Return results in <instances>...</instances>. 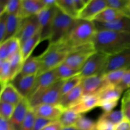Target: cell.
<instances>
[{
  "mask_svg": "<svg viewBox=\"0 0 130 130\" xmlns=\"http://www.w3.org/2000/svg\"><path fill=\"white\" fill-rule=\"evenodd\" d=\"M96 32L93 21L77 19L70 32L60 43L71 53L83 46L93 43Z\"/></svg>",
  "mask_w": 130,
  "mask_h": 130,
  "instance_id": "obj_2",
  "label": "cell"
},
{
  "mask_svg": "<svg viewBox=\"0 0 130 130\" xmlns=\"http://www.w3.org/2000/svg\"><path fill=\"white\" fill-rule=\"evenodd\" d=\"M118 100H100L99 104V107H100L104 112H109L112 111L118 104Z\"/></svg>",
  "mask_w": 130,
  "mask_h": 130,
  "instance_id": "obj_41",
  "label": "cell"
},
{
  "mask_svg": "<svg viewBox=\"0 0 130 130\" xmlns=\"http://www.w3.org/2000/svg\"><path fill=\"white\" fill-rule=\"evenodd\" d=\"M83 95V88L81 83L79 86L70 91L69 92L62 95L58 105L65 110L69 109L70 107L75 104Z\"/></svg>",
  "mask_w": 130,
  "mask_h": 130,
  "instance_id": "obj_21",
  "label": "cell"
},
{
  "mask_svg": "<svg viewBox=\"0 0 130 130\" xmlns=\"http://www.w3.org/2000/svg\"><path fill=\"white\" fill-rule=\"evenodd\" d=\"M115 126L112 123L100 118L96 122V130H114Z\"/></svg>",
  "mask_w": 130,
  "mask_h": 130,
  "instance_id": "obj_43",
  "label": "cell"
},
{
  "mask_svg": "<svg viewBox=\"0 0 130 130\" xmlns=\"http://www.w3.org/2000/svg\"><path fill=\"white\" fill-rule=\"evenodd\" d=\"M8 60L9 61L11 68L12 79L20 72L24 64V60L22 56L20 50L10 57Z\"/></svg>",
  "mask_w": 130,
  "mask_h": 130,
  "instance_id": "obj_31",
  "label": "cell"
},
{
  "mask_svg": "<svg viewBox=\"0 0 130 130\" xmlns=\"http://www.w3.org/2000/svg\"><path fill=\"white\" fill-rule=\"evenodd\" d=\"M74 127L79 130H96V122L81 115Z\"/></svg>",
  "mask_w": 130,
  "mask_h": 130,
  "instance_id": "obj_35",
  "label": "cell"
},
{
  "mask_svg": "<svg viewBox=\"0 0 130 130\" xmlns=\"http://www.w3.org/2000/svg\"><path fill=\"white\" fill-rule=\"evenodd\" d=\"M59 81L55 70L44 72L36 76L32 89L29 95L27 100H31L41 93L43 91Z\"/></svg>",
  "mask_w": 130,
  "mask_h": 130,
  "instance_id": "obj_10",
  "label": "cell"
},
{
  "mask_svg": "<svg viewBox=\"0 0 130 130\" xmlns=\"http://www.w3.org/2000/svg\"><path fill=\"white\" fill-rule=\"evenodd\" d=\"M69 54L70 52L62 43L48 45L47 49L38 56L40 62V69L37 76L55 70L64 62Z\"/></svg>",
  "mask_w": 130,
  "mask_h": 130,
  "instance_id": "obj_3",
  "label": "cell"
},
{
  "mask_svg": "<svg viewBox=\"0 0 130 130\" xmlns=\"http://www.w3.org/2000/svg\"><path fill=\"white\" fill-rule=\"evenodd\" d=\"M129 90V91H130V89H129V90Z\"/></svg>",
  "mask_w": 130,
  "mask_h": 130,
  "instance_id": "obj_53",
  "label": "cell"
},
{
  "mask_svg": "<svg viewBox=\"0 0 130 130\" xmlns=\"http://www.w3.org/2000/svg\"><path fill=\"white\" fill-rule=\"evenodd\" d=\"M76 20L77 19L69 17L58 9L52 24L48 45L57 44L65 39L74 25Z\"/></svg>",
  "mask_w": 130,
  "mask_h": 130,
  "instance_id": "obj_4",
  "label": "cell"
},
{
  "mask_svg": "<svg viewBox=\"0 0 130 130\" xmlns=\"http://www.w3.org/2000/svg\"><path fill=\"white\" fill-rule=\"evenodd\" d=\"M15 106L9 103L0 102V118L10 121L14 112Z\"/></svg>",
  "mask_w": 130,
  "mask_h": 130,
  "instance_id": "obj_37",
  "label": "cell"
},
{
  "mask_svg": "<svg viewBox=\"0 0 130 130\" xmlns=\"http://www.w3.org/2000/svg\"><path fill=\"white\" fill-rule=\"evenodd\" d=\"M108 58L109 57L104 53L98 52L94 53L80 70L81 77L83 78L95 75H104Z\"/></svg>",
  "mask_w": 130,
  "mask_h": 130,
  "instance_id": "obj_6",
  "label": "cell"
},
{
  "mask_svg": "<svg viewBox=\"0 0 130 130\" xmlns=\"http://www.w3.org/2000/svg\"><path fill=\"white\" fill-rule=\"evenodd\" d=\"M126 92H127V93H129V95H130V91H129V90H127V91H126Z\"/></svg>",
  "mask_w": 130,
  "mask_h": 130,
  "instance_id": "obj_52",
  "label": "cell"
},
{
  "mask_svg": "<svg viewBox=\"0 0 130 130\" xmlns=\"http://www.w3.org/2000/svg\"><path fill=\"white\" fill-rule=\"evenodd\" d=\"M93 44L96 52L110 57L130 48V34L108 30H96Z\"/></svg>",
  "mask_w": 130,
  "mask_h": 130,
  "instance_id": "obj_1",
  "label": "cell"
},
{
  "mask_svg": "<svg viewBox=\"0 0 130 130\" xmlns=\"http://www.w3.org/2000/svg\"><path fill=\"white\" fill-rule=\"evenodd\" d=\"M45 8L52 7V6L56 5L57 0H41Z\"/></svg>",
  "mask_w": 130,
  "mask_h": 130,
  "instance_id": "obj_49",
  "label": "cell"
},
{
  "mask_svg": "<svg viewBox=\"0 0 130 130\" xmlns=\"http://www.w3.org/2000/svg\"><path fill=\"white\" fill-rule=\"evenodd\" d=\"M8 15L6 12L0 15V44L3 43L6 33Z\"/></svg>",
  "mask_w": 130,
  "mask_h": 130,
  "instance_id": "obj_42",
  "label": "cell"
},
{
  "mask_svg": "<svg viewBox=\"0 0 130 130\" xmlns=\"http://www.w3.org/2000/svg\"><path fill=\"white\" fill-rule=\"evenodd\" d=\"M0 130H15L12 126L10 121L5 120L0 118Z\"/></svg>",
  "mask_w": 130,
  "mask_h": 130,
  "instance_id": "obj_48",
  "label": "cell"
},
{
  "mask_svg": "<svg viewBox=\"0 0 130 130\" xmlns=\"http://www.w3.org/2000/svg\"><path fill=\"white\" fill-rule=\"evenodd\" d=\"M55 70L59 80L62 81L68 79L73 76L79 75L81 72L80 70L72 68L65 63H62Z\"/></svg>",
  "mask_w": 130,
  "mask_h": 130,
  "instance_id": "obj_29",
  "label": "cell"
},
{
  "mask_svg": "<svg viewBox=\"0 0 130 130\" xmlns=\"http://www.w3.org/2000/svg\"><path fill=\"white\" fill-rule=\"evenodd\" d=\"M124 91L118 86L107 85L102 88L95 95L99 96L100 100H118L120 99L122 94Z\"/></svg>",
  "mask_w": 130,
  "mask_h": 130,
  "instance_id": "obj_22",
  "label": "cell"
},
{
  "mask_svg": "<svg viewBox=\"0 0 130 130\" xmlns=\"http://www.w3.org/2000/svg\"><path fill=\"white\" fill-rule=\"evenodd\" d=\"M36 117L51 121H58L65 109L59 105L42 104L31 108Z\"/></svg>",
  "mask_w": 130,
  "mask_h": 130,
  "instance_id": "obj_12",
  "label": "cell"
},
{
  "mask_svg": "<svg viewBox=\"0 0 130 130\" xmlns=\"http://www.w3.org/2000/svg\"><path fill=\"white\" fill-rule=\"evenodd\" d=\"M21 20L22 19L19 16L8 15L4 41L15 37L20 27Z\"/></svg>",
  "mask_w": 130,
  "mask_h": 130,
  "instance_id": "obj_26",
  "label": "cell"
},
{
  "mask_svg": "<svg viewBox=\"0 0 130 130\" xmlns=\"http://www.w3.org/2000/svg\"><path fill=\"white\" fill-rule=\"evenodd\" d=\"M82 79L83 77L79 74L63 81L62 86V96L79 86L81 83Z\"/></svg>",
  "mask_w": 130,
  "mask_h": 130,
  "instance_id": "obj_34",
  "label": "cell"
},
{
  "mask_svg": "<svg viewBox=\"0 0 130 130\" xmlns=\"http://www.w3.org/2000/svg\"><path fill=\"white\" fill-rule=\"evenodd\" d=\"M96 52L93 43L86 44L70 53L63 63L75 69L81 70L88 59Z\"/></svg>",
  "mask_w": 130,
  "mask_h": 130,
  "instance_id": "obj_7",
  "label": "cell"
},
{
  "mask_svg": "<svg viewBox=\"0 0 130 130\" xmlns=\"http://www.w3.org/2000/svg\"><path fill=\"white\" fill-rule=\"evenodd\" d=\"M83 95H95L102 88L107 86L104 80V75H95L83 77L81 81Z\"/></svg>",
  "mask_w": 130,
  "mask_h": 130,
  "instance_id": "obj_15",
  "label": "cell"
},
{
  "mask_svg": "<svg viewBox=\"0 0 130 130\" xmlns=\"http://www.w3.org/2000/svg\"><path fill=\"white\" fill-rule=\"evenodd\" d=\"M58 7L57 5L49 8H45L37 15L40 26V35L41 41L49 40L53 20Z\"/></svg>",
  "mask_w": 130,
  "mask_h": 130,
  "instance_id": "obj_9",
  "label": "cell"
},
{
  "mask_svg": "<svg viewBox=\"0 0 130 130\" xmlns=\"http://www.w3.org/2000/svg\"><path fill=\"white\" fill-rule=\"evenodd\" d=\"M127 70L128 69L114 70L104 74L106 85L118 86L124 77Z\"/></svg>",
  "mask_w": 130,
  "mask_h": 130,
  "instance_id": "obj_30",
  "label": "cell"
},
{
  "mask_svg": "<svg viewBox=\"0 0 130 130\" xmlns=\"http://www.w3.org/2000/svg\"><path fill=\"white\" fill-rule=\"evenodd\" d=\"M96 30H108L130 34V17L124 16L110 23L93 21Z\"/></svg>",
  "mask_w": 130,
  "mask_h": 130,
  "instance_id": "obj_17",
  "label": "cell"
},
{
  "mask_svg": "<svg viewBox=\"0 0 130 130\" xmlns=\"http://www.w3.org/2000/svg\"><path fill=\"white\" fill-rule=\"evenodd\" d=\"M130 68V48L108 58L104 74L112 71Z\"/></svg>",
  "mask_w": 130,
  "mask_h": 130,
  "instance_id": "obj_11",
  "label": "cell"
},
{
  "mask_svg": "<svg viewBox=\"0 0 130 130\" xmlns=\"http://www.w3.org/2000/svg\"><path fill=\"white\" fill-rule=\"evenodd\" d=\"M114 130H130V120L124 118L121 122L116 125Z\"/></svg>",
  "mask_w": 130,
  "mask_h": 130,
  "instance_id": "obj_47",
  "label": "cell"
},
{
  "mask_svg": "<svg viewBox=\"0 0 130 130\" xmlns=\"http://www.w3.org/2000/svg\"><path fill=\"white\" fill-rule=\"evenodd\" d=\"M36 118V116L30 108L23 123L21 130H34Z\"/></svg>",
  "mask_w": 130,
  "mask_h": 130,
  "instance_id": "obj_39",
  "label": "cell"
},
{
  "mask_svg": "<svg viewBox=\"0 0 130 130\" xmlns=\"http://www.w3.org/2000/svg\"><path fill=\"white\" fill-rule=\"evenodd\" d=\"M62 130H79V129H77V128H76L75 127L71 126V127H65V128H62Z\"/></svg>",
  "mask_w": 130,
  "mask_h": 130,
  "instance_id": "obj_50",
  "label": "cell"
},
{
  "mask_svg": "<svg viewBox=\"0 0 130 130\" xmlns=\"http://www.w3.org/2000/svg\"><path fill=\"white\" fill-rule=\"evenodd\" d=\"M11 80L12 76L9 61L0 62V81L1 86L10 83Z\"/></svg>",
  "mask_w": 130,
  "mask_h": 130,
  "instance_id": "obj_32",
  "label": "cell"
},
{
  "mask_svg": "<svg viewBox=\"0 0 130 130\" xmlns=\"http://www.w3.org/2000/svg\"><path fill=\"white\" fill-rule=\"evenodd\" d=\"M123 91H127L130 89V68L127 70L121 81L118 85Z\"/></svg>",
  "mask_w": 130,
  "mask_h": 130,
  "instance_id": "obj_44",
  "label": "cell"
},
{
  "mask_svg": "<svg viewBox=\"0 0 130 130\" xmlns=\"http://www.w3.org/2000/svg\"><path fill=\"white\" fill-rule=\"evenodd\" d=\"M99 118L107 121L116 126L121 122L125 118L122 110L120 109V110H112L109 112H104Z\"/></svg>",
  "mask_w": 130,
  "mask_h": 130,
  "instance_id": "obj_33",
  "label": "cell"
},
{
  "mask_svg": "<svg viewBox=\"0 0 130 130\" xmlns=\"http://www.w3.org/2000/svg\"><path fill=\"white\" fill-rule=\"evenodd\" d=\"M99 103L100 99L96 95H83L69 109L81 115L99 107Z\"/></svg>",
  "mask_w": 130,
  "mask_h": 130,
  "instance_id": "obj_16",
  "label": "cell"
},
{
  "mask_svg": "<svg viewBox=\"0 0 130 130\" xmlns=\"http://www.w3.org/2000/svg\"><path fill=\"white\" fill-rule=\"evenodd\" d=\"M45 8L41 0H21V7L19 17L21 19L36 15Z\"/></svg>",
  "mask_w": 130,
  "mask_h": 130,
  "instance_id": "obj_19",
  "label": "cell"
},
{
  "mask_svg": "<svg viewBox=\"0 0 130 130\" xmlns=\"http://www.w3.org/2000/svg\"><path fill=\"white\" fill-rule=\"evenodd\" d=\"M107 7L108 6L106 0H89L80 11L78 19L93 21L95 18Z\"/></svg>",
  "mask_w": 130,
  "mask_h": 130,
  "instance_id": "obj_13",
  "label": "cell"
},
{
  "mask_svg": "<svg viewBox=\"0 0 130 130\" xmlns=\"http://www.w3.org/2000/svg\"><path fill=\"white\" fill-rule=\"evenodd\" d=\"M63 127L59 122V121H55L51 122L41 130H62Z\"/></svg>",
  "mask_w": 130,
  "mask_h": 130,
  "instance_id": "obj_46",
  "label": "cell"
},
{
  "mask_svg": "<svg viewBox=\"0 0 130 130\" xmlns=\"http://www.w3.org/2000/svg\"><path fill=\"white\" fill-rule=\"evenodd\" d=\"M51 121L47 120V119H43V118L36 117L34 123V130H41L44 126L50 123Z\"/></svg>",
  "mask_w": 130,
  "mask_h": 130,
  "instance_id": "obj_45",
  "label": "cell"
},
{
  "mask_svg": "<svg viewBox=\"0 0 130 130\" xmlns=\"http://www.w3.org/2000/svg\"><path fill=\"white\" fill-rule=\"evenodd\" d=\"M40 69V62L38 57L31 55L24 62L19 74L23 76H37Z\"/></svg>",
  "mask_w": 130,
  "mask_h": 130,
  "instance_id": "obj_24",
  "label": "cell"
},
{
  "mask_svg": "<svg viewBox=\"0 0 130 130\" xmlns=\"http://www.w3.org/2000/svg\"><path fill=\"white\" fill-rule=\"evenodd\" d=\"M80 116L81 115L78 113L74 111L72 109H68L64 110V111L61 114L58 121L63 128L71 127L75 125Z\"/></svg>",
  "mask_w": 130,
  "mask_h": 130,
  "instance_id": "obj_28",
  "label": "cell"
},
{
  "mask_svg": "<svg viewBox=\"0 0 130 130\" xmlns=\"http://www.w3.org/2000/svg\"><path fill=\"white\" fill-rule=\"evenodd\" d=\"M40 26L37 15L22 19L20 27L15 38H17L21 46L27 40L38 34Z\"/></svg>",
  "mask_w": 130,
  "mask_h": 130,
  "instance_id": "obj_8",
  "label": "cell"
},
{
  "mask_svg": "<svg viewBox=\"0 0 130 130\" xmlns=\"http://www.w3.org/2000/svg\"><path fill=\"white\" fill-rule=\"evenodd\" d=\"M40 42H41V39L40 32H39L38 34L34 36L32 38L27 40L25 43L20 46V52L24 62H25L30 56L32 55V53L34 50Z\"/></svg>",
  "mask_w": 130,
  "mask_h": 130,
  "instance_id": "obj_25",
  "label": "cell"
},
{
  "mask_svg": "<svg viewBox=\"0 0 130 130\" xmlns=\"http://www.w3.org/2000/svg\"><path fill=\"white\" fill-rule=\"evenodd\" d=\"M30 109L29 102L25 98H24L15 106L14 112L10 120V123L15 130H21L23 123Z\"/></svg>",
  "mask_w": 130,
  "mask_h": 130,
  "instance_id": "obj_18",
  "label": "cell"
},
{
  "mask_svg": "<svg viewBox=\"0 0 130 130\" xmlns=\"http://www.w3.org/2000/svg\"><path fill=\"white\" fill-rule=\"evenodd\" d=\"M21 7V0H8L6 4L5 12L8 15L19 16Z\"/></svg>",
  "mask_w": 130,
  "mask_h": 130,
  "instance_id": "obj_38",
  "label": "cell"
},
{
  "mask_svg": "<svg viewBox=\"0 0 130 130\" xmlns=\"http://www.w3.org/2000/svg\"><path fill=\"white\" fill-rule=\"evenodd\" d=\"M57 7L66 15L74 19H78V12L74 0H57Z\"/></svg>",
  "mask_w": 130,
  "mask_h": 130,
  "instance_id": "obj_27",
  "label": "cell"
},
{
  "mask_svg": "<svg viewBox=\"0 0 130 130\" xmlns=\"http://www.w3.org/2000/svg\"><path fill=\"white\" fill-rule=\"evenodd\" d=\"M126 15L121 11L112 8L107 7L95 18L93 21L102 23H110Z\"/></svg>",
  "mask_w": 130,
  "mask_h": 130,
  "instance_id": "obj_23",
  "label": "cell"
},
{
  "mask_svg": "<svg viewBox=\"0 0 130 130\" xmlns=\"http://www.w3.org/2000/svg\"><path fill=\"white\" fill-rule=\"evenodd\" d=\"M63 81L59 80L48 87L34 99L29 100L30 108L42 104L58 105L62 97V86Z\"/></svg>",
  "mask_w": 130,
  "mask_h": 130,
  "instance_id": "obj_5",
  "label": "cell"
},
{
  "mask_svg": "<svg viewBox=\"0 0 130 130\" xmlns=\"http://www.w3.org/2000/svg\"><path fill=\"white\" fill-rule=\"evenodd\" d=\"M108 7L114 8L123 12L126 16L130 17L128 10V3L129 0H106Z\"/></svg>",
  "mask_w": 130,
  "mask_h": 130,
  "instance_id": "obj_36",
  "label": "cell"
},
{
  "mask_svg": "<svg viewBox=\"0 0 130 130\" xmlns=\"http://www.w3.org/2000/svg\"><path fill=\"white\" fill-rule=\"evenodd\" d=\"M24 98L10 83L1 86L0 102L17 105Z\"/></svg>",
  "mask_w": 130,
  "mask_h": 130,
  "instance_id": "obj_20",
  "label": "cell"
},
{
  "mask_svg": "<svg viewBox=\"0 0 130 130\" xmlns=\"http://www.w3.org/2000/svg\"><path fill=\"white\" fill-rule=\"evenodd\" d=\"M37 76H23L18 74L10 83L16 88L23 98L27 99L34 86Z\"/></svg>",
  "mask_w": 130,
  "mask_h": 130,
  "instance_id": "obj_14",
  "label": "cell"
},
{
  "mask_svg": "<svg viewBox=\"0 0 130 130\" xmlns=\"http://www.w3.org/2000/svg\"><path fill=\"white\" fill-rule=\"evenodd\" d=\"M121 110L123 112L124 118L130 120V95L127 92H125L122 99Z\"/></svg>",
  "mask_w": 130,
  "mask_h": 130,
  "instance_id": "obj_40",
  "label": "cell"
},
{
  "mask_svg": "<svg viewBox=\"0 0 130 130\" xmlns=\"http://www.w3.org/2000/svg\"><path fill=\"white\" fill-rule=\"evenodd\" d=\"M128 12H129V15H130V0L128 1Z\"/></svg>",
  "mask_w": 130,
  "mask_h": 130,
  "instance_id": "obj_51",
  "label": "cell"
}]
</instances>
